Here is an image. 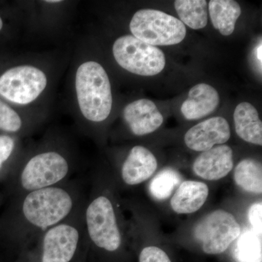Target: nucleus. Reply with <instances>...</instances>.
Masks as SVG:
<instances>
[{"label":"nucleus","mask_w":262,"mask_h":262,"mask_svg":"<svg viewBox=\"0 0 262 262\" xmlns=\"http://www.w3.org/2000/svg\"><path fill=\"white\" fill-rule=\"evenodd\" d=\"M234 181L237 187L246 192L261 194V163L251 158L241 160L234 169Z\"/></svg>","instance_id":"a211bd4d"},{"label":"nucleus","mask_w":262,"mask_h":262,"mask_svg":"<svg viewBox=\"0 0 262 262\" xmlns=\"http://www.w3.org/2000/svg\"><path fill=\"white\" fill-rule=\"evenodd\" d=\"M15 148V141L10 136H0V170L3 164L11 156Z\"/></svg>","instance_id":"393cba45"},{"label":"nucleus","mask_w":262,"mask_h":262,"mask_svg":"<svg viewBox=\"0 0 262 262\" xmlns=\"http://www.w3.org/2000/svg\"><path fill=\"white\" fill-rule=\"evenodd\" d=\"M219 104L220 95L214 88L208 84H198L189 91L181 111L187 120H198L213 113Z\"/></svg>","instance_id":"4468645a"},{"label":"nucleus","mask_w":262,"mask_h":262,"mask_svg":"<svg viewBox=\"0 0 262 262\" xmlns=\"http://www.w3.org/2000/svg\"><path fill=\"white\" fill-rule=\"evenodd\" d=\"M123 116L131 132L139 136L155 132L163 122V115L155 103L144 98L127 104Z\"/></svg>","instance_id":"f8f14e48"},{"label":"nucleus","mask_w":262,"mask_h":262,"mask_svg":"<svg viewBox=\"0 0 262 262\" xmlns=\"http://www.w3.org/2000/svg\"><path fill=\"white\" fill-rule=\"evenodd\" d=\"M261 52L262 45L260 44V46H258V47L257 48V51H256V54H257V59L258 60V61H260V64L261 65L262 61Z\"/></svg>","instance_id":"a878e982"},{"label":"nucleus","mask_w":262,"mask_h":262,"mask_svg":"<svg viewBox=\"0 0 262 262\" xmlns=\"http://www.w3.org/2000/svg\"><path fill=\"white\" fill-rule=\"evenodd\" d=\"M174 5L183 24L192 29L206 27L208 11L206 0H177Z\"/></svg>","instance_id":"aec40b11"},{"label":"nucleus","mask_w":262,"mask_h":262,"mask_svg":"<svg viewBox=\"0 0 262 262\" xmlns=\"http://www.w3.org/2000/svg\"><path fill=\"white\" fill-rule=\"evenodd\" d=\"M241 228L235 217L225 210H215L205 215L194 227V238L201 243L207 254L225 252L241 234Z\"/></svg>","instance_id":"6e6552de"},{"label":"nucleus","mask_w":262,"mask_h":262,"mask_svg":"<svg viewBox=\"0 0 262 262\" xmlns=\"http://www.w3.org/2000/svg\"><path fill=\"white\" fill-rule=\"evenodd\" d=\"M261 235L246 229L236 239L233 256L237 262H261Z\"/></svg>","instance_id":"6ab92c4d"},{"label":"nucleus","mask_w":262,"mask_h":262,"mask_svg":"<svg viewBox=\"0 0 262 262\" xmlns=\"http://www.w3.org/2000/svg\"><path fill=\"white\" fill-rule=\"evenodd\" d=\"M72 167L64 155L46 151L33 155L20 169L16 178V196L60 185L70 181Z\"/></svg>","instance_id":"20e7f679"},{"label":"nucleus","mask_w":262,"mask_h":262,"mask_svg":"<svg viewBox=\"0 0 262 262\" xmlns=\"http://www.w3.org/2000/svg\"><path fill=\"white\" fill-rule=\"evenodd\" d=\"M139 262H171L166 253L156 246L143 248L139 255Z\"/></svg>","instance_id":"5701e85b"},{"label":"nucleus","mask_w":262,"mask_h":262,"mask_svg":"<svg viewBox=\"0 0 262 262\" xmlns=\"http://www.w3.org/2000/svg\"><path fill=\"white\" fill-rule=\"evenodd\" d=\"M209 189L205 183L185 181L172 196L170 206L179 214H189L201 209L208 199Z\"/></svg>","instance_id":"2eb2a0df"},{"label":"nucleus","mask_w":262,"mask_h":262,"mask_svg":"<svg viewBox=\"0 0 262 262\" xmlns=\"http://www.w3.org/2000/svg\"><path fill=\"white\" fill-rule=\"evenodd\" d=\"M44 72L32 67L20 66L0 77V95L18 104H28L36 99L47 85Z\"/></svg>","instance_id":"1a4fd4ad"},{"label":"nucleus","mask_w":262,"mask_h":262,"mask_svg":"<svg viewBox=\"0 0 262 262\" xmlns=\"http://www.w3.org/2000/svg\"><path fill=\"white\" fill-rule=\"evenodd\" d=\"M158 161L155 155L142 146L131 149L122 164L121 179L124 184L136 186L148 180L156 171Z\"/></svg>","instance_id":"ddd939ff"},{"label":"nucleus","mask_w":262,"mask_h":262,"mask_svg":"<svg viewBox=\"0 0 262 262\" xmlns=\"http://www.w3.org/2000/svg\"><path fill=\"white\" fill-rule=\"evenodd\" d=\"M83 222L87 244L110 253L121 248L123 234L114 202L108 194L93 191L84 203Z\"/></svg>","instance_id":"f03ea898"},{"label":"nucleus","mask_w":262,"mask_h":262,"mask_svg":"<svg viewBox=\"0 0 262 262\" xmlns=\"http://www.w3.org/2000/svg\"><path fill=\"white\" fill-rule=\"evenodd\" d=\"M133 36L150 46H173L184 40L187 29L179 19L158 10L143 9L131 19Z\"/></svg>","instance_id":"423d86ee"},{"label":"nucleus","mask_w":262,"mask_h":262,"mask_svg":"<svg viewBox=\"0 0 262 262\" xmlns=\"http://www.w3.org/2000/svg\"><path fill=\"white\" fill-rule=\"evenodd\" d=\"M3 20H2V18H0V30H1L2 28H3Z\"/></svg>","instance_id":"cd10ccee"},{"label":"nucleus","mask_w":262,"mask_h":262,"mask_svg":"<svg viewBox=\"0 0 262 262\" xmlns=\"http://www.w3.org/2000/svg\"><path fill=\"white\" fill-rule=\"evenodd\" d=\"M233 165L232 149L222 144L200 155L193 163V171L205 180L217 181L227 177Z\"/></svg>","instance_id":"9b49d317"},{"label":"nucleus","mask_w":262,"mask_h":262,"mask_svg":"<svg viewBox=\"0 0 262 262\" xmlns=\"http://www.w3.org/2000/svg\"><path fill=\"white\" fill-rule=\"evenodd\" d=\"M113 55L119 65L135 75L155 76L165 67L163 52L133 35L119 37L113 45Z\"/></svg>","instance_id":"0eeeda50"},{"label":"nucleus","mask_w":262,"mask_h":262,"mask_svg":"<svg viewBox=\"0 0 262 262\" xmlns=\"http://www.w3.org/2000/svg\"><path fill=\"white\" fill-rule=\"evenodd\" d=\"M76 91L82 115L90 121L106 120L113 107L111 84L106 71L97 62L80 66L76 74Z\"/></svg>","instance_id":"7ed1b4c3"},{"label":"nucleus","mask_w":262,"mask_h":262,"mask_svg":"<svg viewBox=\"0 0 262 262\" xmlns=\"http://www.w3.org/2000/svg\"><path fill=\"white\" fill-rule=\"evenodd\" d=\"M230 136L227 120L222 117H215L191 127L184 136V142L189 149L203 152L215 145L225 144Z\"/></svg>","instance_id":"9d476101"},{"label":"nucleus","mask_w":262,"mask_h":262,"mask_svg":"<svg viewBox=\"0 0 262 262\" xmlns=\"http://www.w3.org/2000/svg\"><path fill=\"white\" fill-rule=\"evenodd\" d=\"M20 116L13 108L0 101V129L7 132H18L21 128Z\"/></svg>","instance_id":"4be33fe9"},{"label":"nucleus","mask_w":262,"mask_h":262,"mask_svg":"<svg viewBox=\"0 0 262 262\" xmlns=\"http://www.w3.org/2000/svg\"><path fill=\"white\" fill-rule=\"evenodd\" d=\"M212 24L224 36L233 33L241 8L233 0H211L208 4Z\"/></svg>","instance_id":"f3484780"},{"label":"nucleus","mask_w":262,"mask_h":262,"mask_svg":"<svg viewBox=\"0 0 262 262\" xmlns=\"http://www.w3.org/2000/svg\"><path fill=\"white\" fill-rule=\"evenodd\" d=\"M234 121L237 136L250 144L262 145V122L257 110L251 103L242 102L234 112Z\"/></svg>","instance_id":"dca6fc26"},{"label":"nucleus","mask_w":262,"mask_h":262,"mask_svg":"<svg viewBox=\"0 0 262 262\" xmlns=\"http://www.w3.org/2000/svg\"><path fill=\"white\" fill-rule=\"evenodd\" d=\"M182 177L178 172L171 168H165L157 174L150 182V194L155 199L164 201L171 196L176 188L178 187Z\"/></svg>","instance_id":"412c9836"},{"label":"nucleus","mask_w":262,"mask_h":262,"mask_svg":"<svg viewBox=\"0 0 262 262\" xmlns=\"http://www.w3.org/2000/svg\"><path fill=\"white\" fill-rule=\"evenodd\" d=\"M84 206L68 220L39 236L34 244L39 248L40 262H71L80 248L87 244Z\"/></svg>","instance_id":"39448f33"},{"label":"nucleus","mask_w":262,"mask_h":262,"mask_svg":"<svg viewBox=\"0 0 262 262\" xmlns=\"http://www.w3.org/2000/svg\"><path fill=\"white\" fill-rule=\"evenodd\" d=\"M262 203H256L250 207L248 212V218L252 229L256 233L261 235L262 232Z\"/></svg>","instance_id":"b1692460"},{"label":"nucleus","mask_w":262,"mask_h":262,"mask_svg":"<svg viewBox=\"0 0 262 262\" xmlns=\"http://www.w3.org/2000/svg\"><path fill=\"white\" fill-rule=\"evenodd\" d=\"M85 201L82 185L76 180L16 196L13 238L24 248L32 246L48 229L77 213Z\"/></svg>","instance_id":"f257e3e1"},{"label":"nucleus","mask_w":262,"mask_h":262,"mask_svg":"<svg viewBox=\"0 0 262 262\" xmlns=\"http://www.w3.org/2000/svg\"><path fill=\"white\" fill-rule=\"evenodd\" d=\"M46 3H61V1L60 0H48V1H46Z\"/></svg>","instance_id":"bb28decb"}]
</instances>
